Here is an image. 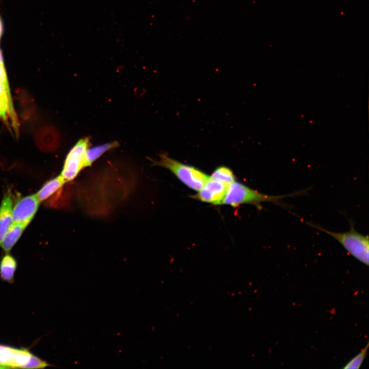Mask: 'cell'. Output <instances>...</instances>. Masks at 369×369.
<instances>
[{
	"instance_id": "cell-12",
	"label": "cell",
	"mask_w": 369,
	"mask_h": 369,
	"mask_svg": "<svg viewBox=\"0 0 369 369\" xmlns=\"http://www.w3.org/2000/svg\"><path fill=\"white\" fill-rule=\"evenodd\" d=\"M17 266L15 258L9 254H6L2 259L0 263V276L5 281L12 283L14 280V273Z\"/></svg>"
},
{
	"instance_id": "cell-5",
	"label": "cell",
	"mask_w": 369,
	"mask_h": 369,
	"mask_svg": "<svg viewBox=\"0 0 369 369\" xmlns=\"http://www.w3.org/2000/svg\"><path fill=\"white\" fill-rule=\"evenodd\" d=\"M228 188V186L210 176L202 187L192 197L214 205L222 204Z\"/></svg>"
},
{
	"instance_id": "cell-22",
	"label": "cell",
	"mask_w": 369,
	"mask_h": 369,
	"mask_svg": "<svg viewBox=\"0 0 369 369\" xmlns=\"http://www.w3.org/2000/svg\"><path fill=\"white\" fill-rule=\"evenodd\" d=\"M0 368H1V367H0Z\"/></svg>"
},
{
	"instance_id": "cell-20",
	"label": "cell",
	"mask_w": 369,
	"mask_h": 369,
	"mask_svg": "<svg viewBox=\"0 0 369 369\" xmlns=\"http://www.w3.org/2000/svg\"><path fill=\"white\" fill-rule=\"evenodd\" d=\"M3 31H4L3 24V22L1 19V18L0 17V42H1V39L2 37V34L3 33Z\"/></svg>"
},
{
	"instance_id": "cell-18",
	"label": "cell",
	"mask_w": 369,
	"mask_h": 369,
	"mask_svg": "<svg viewBox=\"0 0 369 369\" xmlns=\"http://www.w3.org/2000/svg\"><path fill=\"white\" fill-rule=\"evenodd\" d=\"M0 84L6 89L9 94H11L9 81L5 65L1 64H0Z\"/></svg>"
},
{
	"instance_id": "cell-8",
	"label": "cell",
	"mask_w": 369,
	"mask_h": 369,
	"mask_svg": "<svg viewBox=\"0 0 369 369\" xmlns=\"http://www.w3.org/2000/svg\"><path fill=\"white\" fill-rule=\"evenodd\" d=\"M13 199L10 192L7 193L0 206V246L12 223Z\"/></svg>"
},
{
	"instance_id": "cell-13",
	"label": "cell",
	"mask_w": 369,
	"mask_h": 369,
	"mask_svg": "<svg viewBox=\"0 0 369 369\" xmlns=\"http://www.w3.org/2000/svg\"><path fill=\"white\" fill-rule=\"evenodd\" d=\"M32 355L26 348H14L9 368H26Z\"/></svg>"
},
{
	"instance_id": "cell-3",
	"label": "cell",
	"mask_w": 369,
	"mask_h": 369,
	"mask_svg": "<svg viewBox=\"0 0 369 369\" xmlns=\"http://www.w3.org/2000/svg\"><path fill=\"white\" fill-rule=\"evenodd\" d=\"M153 164L163 167L171 172L183 184L198 191L210 176L199 169L175 160L165 153L159 155L158 160H152Z\"/></svg>"
},
{
	"instance_id": "cell-10",
	"label": "cell",
	"mask_w": 369,
	"mask_h": 369,
	"mask_svg": "<svg viewBox=\"0 0 369 369\" xmlns=\"http://www.w3.org/2000/svg\"><path fill=\"white\" fill-rule=\"evenodd\" d=\"M66 182L60 175L48 181L36 194L38 200L42 202L47 199L60 189Z\"/></svg>"
},
{
	"instance_id": "cell-4",
	"label": "cell",
	"mask_w": 369,
	"mask_h": 369,
	"mask_svg": "<svg viewBox=\"0 0 369 369\" xmlns=\"http://www.w3.org/2000/svg\"><path fill=\"white\" fill-rule=\"evenodd\" d=\"M90 139L84 137L78 140L68 152L60 174L66 182L72 180L85 168L86 152Z\"/></svg>"
},
{
	"instance_id": "cell-11",
	"label": "cell",
	"mask_w": 369,
	"mask_h": 369,
	"mask_svg": "<svg viewBox=\"0 0 369 369\" xmlns=\"http://www.w3.org/2000/svg\"><path fill=\"white\" fill-rule=\"evenodd\" d=\"M119 144L116 141L105 143L91 148H88L86 154L85 168L93 164L102 154L112 149L118 147Z\"/></svg>"
},
{
	"instance_id": "cell-9",
	"label": "cell",
	"mask_w": 369,
	"mask_h": 369,
	"mask_svg": "<svg viewBox=\"0 0 369 369\" xmlns=\"http://www.w3.org/2000/svg\"><path fill=\"white\" fill-rule=\"evenodd\" d=\"M27 226L20 223H12L1 245L5 252L8 253L11 250Z\"/></svg>"
},
{
	"instance_id": "cell-7",
	"label": "cell",
	"mask_w": 369,
	"mask_h": 369,
	"mask_svg": "<svg viewBox=\"0 0 369 369\" xmlns=\"http://www.w3.org/2000/svg\"><path fill=\"white\" fill-rule=\"evenodd\" d=\"M37 147L42 151L50 152L56 149L60 144V136L58 130L51 126L40 128L35 135Z\"/></svg>"
},
{
	"instance_id": "cell-19",
	"label": "cell",
	"mask_w": 369,
	"mask_h": 369,
	"mask_svg": "<svg viewBox=\"0 0 369 369\" xmlns=\"http://www.w3.org/2000/svg\"><path fill=\"white\" fill-rule=\"evenodd\" d=\"M8 107L7 104L0 98V118L6 120L8 114Z\"/></svg>"
},
{
	"instance_id": "cell-21",
	"label": "cell",
	"mask_w": 369,
	"mask_h": 369,
	"mask_svg": "<svg viewBox=\"0 0 369 369\" xmlns=\"http://www.w3.org/2000/svg\"><path fill=\"white\" fill-rule=\"evenodd\" d=\"M0 64L5 65L2 51L0 49Z\"/></svg>"
},
{
	"instance_id": "cell-16",
	"label": "cell",
	"mask_w": 369,
	"mask_h": 369,
	"mask_svg": "<svg viewBox=\"0 0 369 369\" xmlns=\"http://www.w3.org/2000/svg\"><path fill=\"white\" fill-rule=\"evenodd\" d=\"M368 346L369 343L367 342L365 347L357 355L351 359L343 368H359L366 357Z\"/></svg>"
},
{
	"instance_id": "cell-14",
	"label": "cell",
	"mask_w": 369,
	"mask_h": 369,
	"mask_svg": "<svg viewBox=\"0 0 369 369\" xmlns=\"http://www.w3.org/2000/svg\"><path fill=\"white\" fill-rule=\"evenodd\" d=\"M211 177L228 186L235 181V177L233 171L224 166L217 168L213 171Z\"/></svg>"
},
{
	"instance_id": "cell-17",
	"label": "cell",
	"mask_w": 369,
	"mask_h": 369,
	"mask_svg": "<svg viewBox=\"0 0 369 369\" xmlns=\"http://www.w3.org/2000/svg\"><path fill=\"white\" fill-rule=\"evenodd\" d=\"M49 365L46 362L32 354L25 368H44Z\"/></svg>"
},
{
	"instance_id": "cell-2",
	"label": "cell",
	"mask_w": 369,
	"mask_h": 369,
	"mask_svg": "<svg viewBox=\"0 0 369 369\" xmlns=\"http://www.w3.org/2000/svg\"><path fill=\"white\" fill-rule=\"evenodd\" d=\"M309 225L333 237L355 258L368 265L369 240L368 236L364 235L354 228L350 221V230L344 232H334L326 230L312 222H306Z\"/></svg>"
},
{
	"instance_id": "cell-6",
	"label": "cell",
	"mask_w": 369,
	"mask_h": 369,
	"mask_svg": "<svg viewBox=\"0 0 369 369\" xmlns=\"http://www.w3.org/2000/svg\"><path fill=\"white\" fill-rule=\"evenodd\" d=\"M39 202L36 194L21 198L13 208L12 222L28 225L35 215Z\"/></svg>"
},
{
	"instance_id": "cell-15",
	"label": "cell",
	"mask_w": 369,
	"mask_h": 369,
	"mask_svg": "<svg viewBox=\"0 0 369 369\" xmlns=\"http://www.w3.org/2000/svg\"><path fill=\"white\" fill-rule=\"evenodd\" d=\"M14 348L0 344V367L1 368H9V365L12 359Z\"/></svg>"
},
{
	"instance_id": "cell-1",
	"label": "cell",
	"mask_w": 369,
	"mask_h": 369,
	"mask_svg": "<svg viewBox=\"0 0 369 369\" xmlns=\"http://www.w3.org/2000/svg\"><path fill=\"white\" fill-rule=\"evenodd\" d=\"M300 193L298 192L285 195H269L234 181L228 186L222 204L236 207L243 204H250L261 209L262 208V203L269 202L284 207L286 205H284L280 201L282 198L288 196H295Z\"/></svg>"
}]
</instances>
